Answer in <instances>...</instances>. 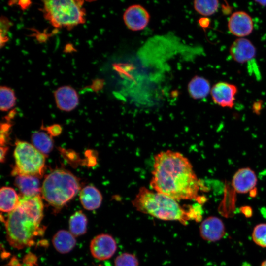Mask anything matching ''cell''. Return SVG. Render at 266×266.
I'll return each instance as SVG.
<instances>
[{
	"label": "cell",
	"instance_id": "obj_1",
	"mask_svg": "<svg viewBox=\"0 0 266 266\" xmlns=\"http://www.w3.org/2000/svg\"><path fill=\"white\" fill-rule=\"evenodd\" d=\"M150 185L154 191L178 201L200 198L201 183L189 160L178 152L168 150L154 156Z\"/></svg>",
	"mask_w": 266,
	"mask_h": 266
},
{
	"label": "cell",
	"instance_id": "obj_2",
	"mask_svg": "<svg viewBox=\"0 0 266 266\" xmlns=\"http://www.w3.org/2000/svg\"><path fill=\"white\" fill-rule=\"evenodd\" d=\"M43 203L40 195L20 196L17 207L4 221L6 238L13 247L21 249L32 246L44 232L41 227Z\"/></svg>",
	"mask_w": 266,
	"mask_h": 266
},
{
	"label": "cell",
	"instance_id": "obj_3",
	"mask_svg": "<svg viewBox=\"0 0 266 266\" xmlns=\"http://www.w3.org/2000/svg\"><path fill=\"white\" fill-rule=\"evenodd\" d=\"M132 204L142 213L162 220L178 221L183 225L201 218L199 205H181L178 200L144 187L139 189Z\"/></svg>",
	"mask_w": 266,
	"mask_h": 266
},
{
	"label": "cell",
	"instance_id": "obj_4",
	"mask_svg": "<svg viewBox=\"0 0 266 266\" xmlns=\"http://www.w3.org/2000/svg\"><path fill=\"white\" fill-rule=\"evenodd\" d=\"M80 189L79 180L74 175L68 170L58 169L45 178L41 193L44 200L59 209L72 200Z\"/></svg>",
	"mask_w": 266,
	"mask_h": 266
},
{
	"label": "cell",
	"instance_id": "obj_5",
	"mask_svg": "<svg viewBox=\"0 0 266 266\" xmlns=\"http://www.w3.org/2000/svg\"><path fill=\"white\" fill-rule=\"evenodd\" d=\"M83 2L77 0H43L44 18L55 28L71 29L85 21Z\"/></svg>",
	"mask_w": 266,
	"mask_h": 266
},
{
	"label": "cell",
	"instance_id": "obj_6",
	"mask_svg": "<svg viewBox=\"0 0 266 266\" xmlns=\"http://www.w3.org/2000/svg\"><path fill=\"white\" fill-rule=\"evenodd\" d=\"M14 157L15 166L12 171V175L37 177L42 175L45 167V156L33 144L26 141H17Z\"/></svg>",
	"mask_w": 266,
	"mask_h": 266
},
{
	"label": "cell",
	"instance_id": "obj_7",
	"mask_svg": "<svg viewBox=\"0 0 266 266\" xmlns=\"http://www.w3.org/2000/svg\"><path fill=\"white\" fill-rule=\"evenodd\" d=\"M117 244L110 235L101 233L94 237L90 245V252L93 257L100 261L111 258L117 250Z\"/></svg>",
	"mask_w": 266,
	"mask_h": 266
},
{
	"label": "cell",
	"instance_id": "obj_8",
	"mask_svg": "<svg viewBox=\"0 0 266 266\" xmlns=\"http://www.w3.org/2000/svg\"><path fill=\"white\" fill-rule=\"evenodd\" d=\"M237 91V87L235 85L221 81L211 87L210 95L216 104L222 107L232 108L234 105Z\"/></svg>",
	"mask_w": 266,
	"mask_h": 266
},
{
	"label": "cell",
	"instance_id": "obj_9",
	"mask_svg": "<svg viewBox=\"0 0 266 266\" xmlns=\"http://www.w3.org/2000/svg\"><path fill=\"white\" fill-rule=\"evenodd\" d=\"M227 25L229 32L238 38H243L250 35L254 28L252 17L243 11L233 12L230 16Z\"/></svg>",
	"mask_w": 266,
	"mask_h": 266
},
{
	"label": "cell",
	"instance_id": "obj_10",
	"mask_svg": "<svg viewBox=\"0 0 266 266\" xmlns=\"http://www.w3.org/2000/svg\"><path fill=\"white\" fill-rule=\"evenodd\" d=\"M123 19L126 27L132 31L145 29L150 20L148 11L139 4L129 6L123 14Z\"/></svg>",
	"mask_w": 266,
	"mask_h": 266
},
{
	"label": "cell",
	"instance_id": "obj_11",
	"mask_svg": "<svg viewBox=\"0 0 266 266\" xmlns=\"http://www.w3.org/2000/svg\"><path fill=\"white\" fill-rule=\"evenodd\" d=\"M229 53L234 61L244 64L255 57L256 49L249 39L244 37L237 38L230 46Z\"/></svg>",
	"mask_w": 266,
	"mask_h": 266
},
{
	"label": "cell",
	"instance_id": "obj_12",
	"mask_svg": "<svg viewBox=\"0 0 266 266\" xmlns=\"http://www.w3.org/2000/svg\"><path fill=\"white\" fill-rule=\"evenodd\" d=\"M200 233L204 240L215 242L220 240L224 236L225 228L220 219L211 216L206 218L201 222Z\"/></svg>",
	"mask_w": 266,
	"mask_h": 266
},
{
	"label": "cell",
	"instance_id": "obj_13",
	"mask_svg": "<svg viewBox=\"0 0 266 266\" xmlns=\"http://www.w3.org/2000/svg\"><path fill=\"white\" fill-rule=\"evenodd\" d=\"M257 182L255 172L249 167H244L238 169L233 175L232 185L237 193L246 194L255 188Z\"/></svg>",
	"mask_w": 266,
	"mask_h": 266
},
{
	"label": "cell",
	"instance_id": "obj_14",
	"mask_svg": "<svg viewBox=\"0 0 266 266\" xmlns=\"http://www.w3.org/2000/svg\"><path fill=\"white\" fill-rule=\"evenodd\" d=\"M57 107L61 110L70 111L79 103V96L76 91L69 86H63L57 88L54 93Z\"/></svg>",
	"mask_w": 266,
	"mask_h": 266
},
{
	"label": "cell",
	"instance_id": "obj_15",
	"mask_svg": "<svg viewBox=\"0 0 266 266\" xmlns=\"http://www.w3.org/2000/svg\"><path fill=\"white\" fill-rule=\"evenodd\" d=\"M79 198L83 207L88 210L99 208L102 200L100 191L92 185L84 187L80 192Z\"/></svg>",
	"mask_w": 266,
	"mask_h": 266
},
{
	"label": "cell",
	"instance_id": "obj_16",
	"mask_svg": "<svg viewBox=\"0 0 266 266\" xmlns=\"http://www.w3.org/2000/svg\"><path fill=\"white\" fill-rule=\"evenodd\" d=\"M15 184L19 188L22 196L39 195L41 191L40 181L38 177L30 175H17Z\"/></svg>",
	"mask_w": 266,
	"mask_h": 266
},
{
	"label": "cell",
	"instance_id": "obj_17",
	"mask_svg": "<svg viewBox=\"0 0 266 266\" xmlns=\"http://www.w3.org/2000/svg\"><path fill=\"white\" fill-rule=\"evenodd\" d=\"M187 89L193 99L199 100L206 97L210 93L211 88L207 79L196 75L189 81Z\"/></svg>",
	"mask_w": 266,
	"mask_h": 266
},
{
	"label": "cell",
	"instance_id": "obj_18",
	"mask_svg": "<svg viewBox=\"0 0 266 266\" xmlns=\"http://www.w3.org/2000/svg\"><path fill=\"white\" fill-rule=\"evenodd\" d=\"M76 242L75 236L70 232L65 230L58 231L52 238L54 248L62 254L71 251L75 247Z\"/></svg>",
	"mask_w": 266,
	"mask_h": 266
},
{
	"label": "cell",
	"instance_id": "obj_19",
	"mask_svg": "<svg viewBox=\"0 0 266 266\" xmlns=\"http://www.w3.org/2000/svg\"><path fill=\"white\" fill-rule=\"evenodd\" d=\"M20 196L15 190L9 187H3L0 191V209L2 212L10 213L17 207Z\"/></svg>",
	"mask_w": 266,
	"mask_h": 266
},
{
	"label": "cell",
	"instance_id": "obj_20",
	"mask_svg": "<svg viewBox=\"0 0 266 266\" xmlns=\"http://www.w3.org/2000/svg\"><path fill=\"white\" fill-rule=\"evenodd\" d=\"M33 146L44 156H47L53 149V140L51 136L44 132L37 131L32 135Z\"/></svg>",
	"mask_w": 266,
	"mask_h": 266
},
{
	"label": "cell",
	"instance_id": "obj_21",
	"mask_svg": "<svg viewBox=\"0 0 266 266\" xmlns=\"http://www.w3.org/2000/svg\"><path fill=\"white\" fill-rule=\"evenodd\" d=\"M87 227V219L82 211H77L70 216L69 220V232L74 236L85 234Z\"/></svg>",
	"mask_w": 266,
	"mask_h": 266
},
{
	"label": "cell",
	"instance_id": "obj_22",
	"mask_svg": "<svg viewBox=\"0 0 266 266\" xmlns=\"http://www.w3.org/2000/svg\"><path fill=\"white\" fill-rule=\"evenodd\" d=\"M193 3L195 10L205 17L214 14L219 5L217 0H196Z\"/></svg>",
	"mask_w": 266,
	"mask_h": 266
},
{
	"label": "cell",
	"instance_id": "obj_23",
	"mask_svg": "<svg viewBox=\"0 0 266 266\" xmlns=\"http://www.w3.org/2000/svg\"><path fill=\"white\" fill-rule=\"evenodd\" d=\"M15 93L11 88L1 86L0 88V109L6 111L12 108L16 103Z\"/></svg>",
	"mask_w": 266,
	"mask_h": 266
},
{
	"label": "cell",
	"instance_id": "obj_24",
	"mask_svg": "<svg viewBox=\"0 0 266 266\" xmlns=\"http://www.w3.org/2000/svg\"><path fill=\"white\" fill-rule=\"evenodd\" d=\"M252 237L257 245L266 247V223L256 225L253 229Z\"/></svg>",
	"mask_w": 266,
	"mask_h": 266
},
{
	"label": "cell",
	"instance_id": "obj_25",
	"mask_svg": "<svg viewBox=\"0 0 266 266\" xmlns=\"http://www.w3.org/2000/svg\"><path fill=\"white\" fill-rule=\"evenodd\" d=\"M115 266H138V261L132 254L123 253L117 256L114 261Z\"/></svg>",
	"mask_w": 266,
	"mask_h": 266
},
{
	"label": "cell",
	"instance_id": "obj_26",
	"mask_svg": "<svg viewBox=\"0 0 266 266\" xmlns=\"http://www.w3.org/2000/svg\"><path fill=\"white\" fill-rule=\"evenodd\" d=\"M11 26V23L5 17H1L0 18V46H2V44H5L8 41V38L6 34L8 31V29Z\"/></svg>",
	"mask_w": 266,
	"mask_h": 266
},
{
	"label": "cell",
	"instance_id": "obj_27",
	"mask_svg": "<svg viewBox=\"0 0 266 266\" xmlns=\"http://www.w3.org/2000/svg\"><path fill=\"white\" fill-rule=\"evenodd\" d=\"M48 133L51 136H57L59 135L62 132L61 127L58 124H54L50 126H48L46 128Z\"/></svg>",
	"mask_w": 266,
	"mask_h": 266
},
{
	"label": "cell",
	"instance_id": "obj_28",
	"mask_svg": "<svg viewBox=\"0 0 266 266\" xmlns=\"http://www.w3.org/2000/svg\"><path fill=\"white\" fill-rule=\"evenodd\" d=\"M209 19L206 17L200 18L199 20V24L203 28H207L209 25Z\"/></svg>",
	"mask_w": 266,
	"mask_h": 266
},
{
	"label": "cell",
	"instance_id": "obj_29",
	"mask_svg": "<svg viewBox=\"0 0 266 266\" xmlns=\"http://www.w3.org/2000/svg\"><path fill=\"white\" fill-rule=\"evenodd\" d=\"M31 4V1L30 0H19L18 1V4L20 8L24 10L26 9Z\"/></svg>",
	"mask_w": 266,
	"mask_h": 266
},
{
	"label": "cell",
	"instance_id": "obj_30",
	"mask_svg": "<svg viewBox=\"0 0 266 266\" xmlns=\"http://www.w3.org/2000/svg\"><path fill=\"white\" fill-rule=\"evenodd\" d=\"M8 150V147L5 146H0V161L2 162L5 158L6 152Z\"/></svg>",
	"mask_w": 266,
	"mask_h": 266
},
{
	"label": "cell",
	"instance_id": "obj_31",
	"mask_svg": "<svg viewBox=\"0 0 266 266\" xmlns=\"http://www.w3.org/2000/svg\"><path fill=\"white\" fill-rule=\"evenodd\" d=\"M256 2L259 3L260 4L263 6H266V0L265 1H256Z\"/></svg>",
	"mask_w": 266,
	"mask_h": 266
},
{
	"label": "cell",
	"instance_id": "obj_32",
	"mask_svg": "<svg viewBox=\"0 0 266 266\" xmlns=\"http://www.w3.org/2000/svg\"><path fill=\"white\" fill-rule=\"evenodd\" d=\"M261 266H266V260L264 261L261 264Z\"/></svg>",
	"mask_w": 266,
	"mask_h": 266
},
{
	"label": "cell",
	"instance_id": "obj_33",
	"mask_svg": "<svg viewBox=\"0 0 266 266\" xmlns=\"http://www.w3.org/2000/svg\"><path fill=\"white\" fill-rule=\"evenodd\" d=\"M101 266V265H99V266Z\"/></svg>",
	"mask_w": 266,
	"mask_h": 266
}]
</instances>
